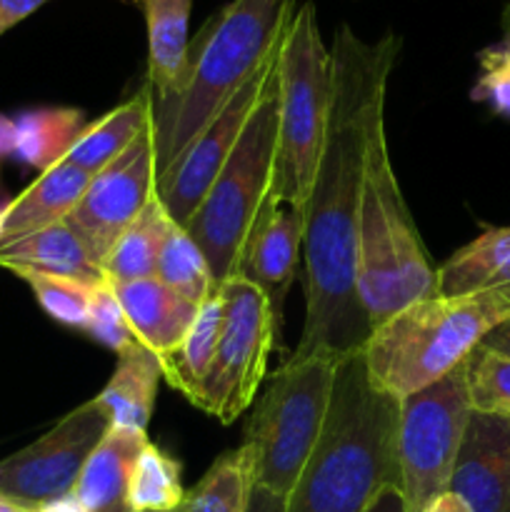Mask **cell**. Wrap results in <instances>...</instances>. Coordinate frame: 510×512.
Masks as SVG:
<instances>
[{
    "mask_svg": "<svg viewBox=\"0 0 510 512\" xmlns=\"http://www.w3.org/2000/svg\"><path fill=\"white\" fill-rule=\"evenodd\" d=\"M280 43H283V38L278 40L273 53L265 58V63L230 95L228 103L205 123V128L195 135L193 143L158 178L160 200H163L170 218L178 225L188 223L190 215L195 213V208L203 200V195L208 193L213 180L218 178L225 160L233 155L240 135L248 128L250 115L258 108L270 80L278 73Z\"/></svg>",
    "mask_w": 510,
    "mask_h": 512,
    "instance_id": "cell-12",
    "label": "cell"
},
{
    "mask_svg": "<svg viewBox=\"0 0 510 512\" xmlns=\"http://www.w3.org/2000/svg\"><path fill=\"white\" fill-rule=\"evenodd\" d=\"M510 288V225L488 228L438 268V295Z\"/></svg>",
    "mask_w": 510,
    "mask_h": 512,
    "instance_id": "cell-23",
    "label": "cell"
},
{
    "mask_svg": "<svg viewBox=\"0 0 510 512\" xmlns=\"http://www.w3.org/2000/svg\"><path fill=\"white\" fill-rule=\"evenodd\" d=\"M173 225L175 220L170 218L168 208L155 193L143 208V213L125 228V233L115 243L113 253L105 260L103 270L108 280L125 283V280L155 278L160 250H163V243Z\"/></svg>",
    "mask_w": 510,
    "mask_h": 512,
    "instance_id": "cell-25",
    "label": "cell"
},
{
    "mask_svg": "<svg viewBox=\"0 0 510 512\" xmlns=\"http://www.w3.org/2000/svg\"><path fill=\"white\" fill-rule=\"evenodd\" d=\"M48 0H0V38L25 18L40 10Z\"/></svg>",
    "mask_w": 510,
    "mask_h": 512,
    "instance_id": "cell-34",
    "label": "cell"
},
{
    "mask_svg": "<svg viewBox=\"0 0 510 512\" xmlns=\"http://www.w3.org/2000/svg\"><path fill=\"white\" fill-rule=\"evenodd\" d=\"M155 278L178 295H183V298L193 300L195 305L205 303L218 290L203 250L190 238L188 230L178 223L170 228L168 238H165L158 268H155Z\"/></svg>",
    "mask_w": 510,
    "mask_h": 512,
    "instance_id": "cell-28",
    "label": "cell"
},
{
    "mask_svg": "<svg viewBox=\"0 0 510 512\" xmlns=\"http://www.w3.org/2000/svg\"><path fill=\"white\" fill-rule=\"evenodd\" d=\"M90 175L68 160H55L18 198L0 208V248L68 220L83 198Z\"/></svg>",
    "mask_w": 510,
    "mask_h": 512,
    "instance_id": "cell-17",
    "label": "cell"
},
{
    "mask_svg": "<svg viewBox=\"0 0 510 512\" xmlns=\"http://www.w3.org/2000/svg\"><path fill=\"white\" fill-rule=\"evenodd\" d=\"M148 443V433L140 430H108L75 485V498L83 512H133L128 503L130 475L140 450Z\"/></svg>",
    "mask_w": 510,
    "mask_h": 512,
    "instance_id": "cell-18",
    "label": "cell"
},
{
    "mask_svg": "<svg viewBox=\"0 0 510 512\" xmlns=\"http://www.w3.org/2000/svg\"><path fill=\"white\" fill-rule=\"evenodd\" d=\"M278 155L273 195L305 213L325 145L330 113V50L325 48L313 0L295 5L278 60Z\"/></svg>",
    "mask_w": 510,
    "mask_h": 512,
    "instance_id": "cell-7",
    "label": "cell"
},
{
    "mask_svg": "<svg viewBox=\"0 0 510 512\" xmlns=\"http://www.w3.org/2000/svg\"><path fill=\"white\" fill-rule=\"evenodd\" d=\"M108 430L110 420L98 400L78 405L35 443L0 460V495L38 510L75 493L85 463Z\"/></svg>",
    "mask_w": 510,
    "mask_h": 512,
    "instance_id": "cell-11",
    "label": "cell"
},
{
    "mask_svg": "<svg viewBox=\"0 0 510 512\" xmlns=\"http://www.w3.org/2000/svg\"><path fill=\"white\" fill-rule=\"evenodd\" d=\"M140 8L148 28V83L153 98L163 100L183 73L193 0H140Z\"/></svg>",
    "mask_w": 510,
    "mask_h": 512,
    "instance_id": "cell-22",
    "label": "cell"
},
{
    "mask_svg": "<svg viewBox=\"0 0 510 512\" xmlns=\"http://www.w3.org/2000/svg\"><path fill=\"white\" fill-rule=\"evenodd\" d=\"M158 193V153L153 120L125 153L90 175L83 198L65 223L78 233L88 253L105 265L115 243Z\"/></svg>",
    "mask_w": 510,
    "mask_h": 512,
    "instance_id": "cell-13",
    "label": "cell"
},
{
    "mask_svg": "<svg viewBox=\"0 0 510 512\" xmlns=\"http://www.w3.org/2000/svg\"><path fill=\"white\" fill-rule=\"evenodd\" d=\"M305 238V213L293 205H280L265 213L263 223L255 230L245 250L240 275L258 285L273 308L275 323L283 325V305L293 285L295 268L300 263V250Z\"/></svg>",
    "mask_w": 510,
    "mask_h": 512,
    "instance_id": "cell-15",
    "label": "cell"
},
{
    "mask_svg": "<svg viewBox=\"0 0 510 512\" xmlns=\"http://www.w3.org/2000/svg\"><path fill=\"white\" fill-rule=\"evenodd\" d=\"M423 512H473V510L465 505L463 498H458L455 493L445 490V493H440L433 503H428V508Z\"/></svg>",
    "mask_w": 510,
    "mask_h": 512,
    "instance_id": "cell-38",
    "label": "cell"
},
{
    "mask_svg": "<svg viewBox=\"0 0 510 512\" xmlns=\"http://www.w3.org/2000/svg\"><path fill=\"white\" fill-rule=\"evenodd\" d=\"M385 95L370 105L358 230V288L370 328L413 300L438 295V268L430 263L390 160Z\"/></svg>",
    "mask_w": 510,
    "mask_h": 512,
    "instance_id": "cell-4",
    "label": "cell"
},
{
    "mask_svg": "<svg viewBox=\"0 0 510 512\" xmlns=\"http://www.w3.org/2000/svg\"><path fill=\"white\" fill-rule=\"evenodd\" d=\"M220 330H223V300L215 290L205 303H200L198 315L185 333L183 343L160 363L163 378L168 380L170 388L183 393L193 405H198L200 390L213 365Z\"/></svg>",
    "mask_w": 510,
    "mask_h": 512,
    "instance_id": "cell-24",
    "label": "cell"
},
{
    "mask_svg": "<svg viewBox=\"0 0 510 512\" xmlns=\"http://www.w3.org/2000/svg\"><path fill=\"white\" fill-rule=\"evenodd\" d=\"M78 115L63 110H38L28 113L15 125L13 153L30 165L48 168L60 160L68 150V143L78 138L80 130H73Z\"/></svg>",
    "mask_w": 510,
    "mask_h": 512,
    "instance_id": "cell-29",
    "label": "cell"
},
{
    "mask_svg": "<svg viewBox=\"0 0 510 512\" xmlns=\"http://www.w3.org/2000/svg\"><path fill=\"white\" fill-rule=\"evenodd\" d=\"M35 512H83V508H80L78 498H75V493L65 495V498L60 500H53V503H45L40 505L38 510Z\"/></svg>",
    "mask_w": 510,
    "mask_h": 512,
    "instance_id": "cell-39",
    "label": "cell"
},
{
    "mask_svg": "<svg viewBox=\"0 0 510 512\" xmlns=\"http://www.w3.org/2000/svg\"><path fill=\"white\" fill-rule=\"evenodd\" d=\"M340 360L320 350L308 358H290L270 378L243 440L255 485L288 498L323 435Z\"/></svg>",
    "mask_w": 510,
    "mask_h": 512,
    "instance_id": "cell-8",
    "label": "cell"
},
{
    "mask_svg": "<svg viewBox=\"0 0 510 512\" xmlns=\"http://www.w3.org/2000/svg\"><path fill=\"white\" fill-rule=\"evenodd\" d=\"M473 415L465 363L398 403V468L405 512H423L450 485Z\"/></svg>",
    "mask_w": 510,
    "mask_h": 512,
    "instance_id": "cell-9",
    "label": "cell"
},
{
    "mask_svg": "<svg viewBox=\"0 0 510 512\" xmlns=\"http://www.w3.org/2000/svg\"><path fill=\"white\" fill-rule=\"evenodd\" d=\"M393 30L368 43L348 23L330 48V113L325 145L305 205V328L293 358H338L368 343L370 320L358 288V230L370 105L388 93L400 53Z\"/></svg>",
    "mask_w": 510,
    "mask_h": 512,
    "instance_id": "cell-1",
    "label": "cell"
},
{
    "mask_svg": "<svg viewBox=\"0 0 510 512\" xmlns=\"http://www.w3.org/2000/svg\"><path fill=\"white\" fill-rule=\"evenodd\" d=\"M280 88L278 73L270 80L258 108L240 135L233 155L203 195L195 213L183 225L203 250L215 288L243 270L245 250L265 213L280 208L273 195L275 155H278Z\"/></svg>",
    "mask_w": 510,
    "mask_h": 512,
    "instance_id": "cell-6",
    "label": "cell"
},
{
    "mask_svg": "<svg viewBox=\"0 0 510 512\" xmlns=\"http://www.w3.org/2000/svg\"><path fill=\"white\" fill-rule=\"evenodd\" d=\"M398 403L370 383L363 348L345 355L323 435L285 498V512H365L380 490L400 485Z\"/></svg>",
    "mask_w": 510,
    "mask_h": 512,
    "instance_id": "cell-2",
    "label": "cell"
},
{
    "mask_svg": "<svg viewBox=\"0 0 510 512\" xmlns=\"http://www.w3.org/2000/svg\"><path fill=\"white\" fill-rule=\"evenodd\" d=\"M293 8L295 0H230L205 20L175 90L153 98L158 178L273 53Z\"/></svg>",
    "mask_w": 510,
    "mask_h": 512,
    "instance_id": "cell-3",
    "label": "cell"
},
{
    "mask_svg": "<svg viewBox=\"0 0 510 512\" xmlns=\"http://www.w3.org/2000/svg\"><path fill=\"white\" fill-rule=\"evenodd\" d=\"M365 512H405V498L400 485H388V488L380 490Z\"/></svg>",
    "mask_w": 510,
    "mask_h": 512,
    "instance_id": "cell-35",
    "label": "cell"
},
{
    "mask_svg": "<svg viewBox=\"0 0 510 512\" xmlns=\"http://www.w3.org/2000/svg\"><path fill=\"white\" fill-rule=\"evenodd\" d=\"M0 268H33L43 273L65 275L85 285H100L108 280L103 265L88 253L68 223L50 225L33 235L15 240L0 248Z\"/></svg>",
    "mask_w": 510,
    "mask_h": 512,
    "instance_id": "cell-19",
    "label": "cell"
},
{
    "mask_svg": "<svg viewBox=\"0 0 510 512\" xmlns=\"http://www.w3.org/2000/svg\"><path fill=\"white\" fill-rule=\"evenodd\" d=\"M503 43L510 45V0L503 10Z\"/></svg>",
    "mask_w": 510,
    "mask_h": 512,
    "instance_id": "cell-40",
    "label": "cell"
},
{
    "mask_svg": "<svg viewBox=\"0 0 510 512\" xmlns=\"http://www.w3.org/2000/svg\"><path fill=\"white\" fill-rule=\"evenodd\" d=\"M113 288L135 340L163 363L183 343L200 305L170 290L158 278L125 280L113 283Z\"/></svg>",
    "mask_w": 510,
    "mask_h": 512,
    "instance_id": "cell-16",
    "label": "cell"
},
{
    "mask_svg": "<svg viewBox=\"0 0 510 512\" xmlns=\"http://www.w3.org/2000/svg\"><path fill=\"white\" fill-rule=\"evenodd\" d=\"M150 120H153V88L145 80V85L133 98L80 130L78 138L65 150L63 160L88 175L100 173L105 165L113 163L120 153L133 145V140L148 128Z\"/></svg>",
    "mask_w": 510,
    "mask_h": 512,
    "instance_id": "cell-21",
    "label": "cell"
},
{
    "mask_svg": "<svg viewBox=\"0 0 510 512\" xmlns=\"http://www.w3.org/2000/svg\"><path fill=\"white\" fill-rule=\"evenodd\" d=\"M478 63L480 75L470 95L500 118H510V45L500 40L498 45L480 50Z\"/></svg>",
    "mask_w": 510,
    "mask_h": 512,
    "instance_id": "cell-33",
    "label": "cell"
},
{
    "mask_svg": "<svg viewBox=\"0 0 510 512\" xmlns=\"http://www.w3.org/2000/svg\"><path fill=\"white\" fill-rule=\"evenodd\" d=\"M483 348L493 350V353L503 355V358H510V320L495 325L488 335L483 338Z\"/></svg>",
    "mask_w": 510,
    "mask_h": 512,
    "instance_id": "cell-37",
    "label": "cell"
},
{
    "mask_svg": "<svg viewBox=\"0 0 510 512\" xmlns=\"http://www.w3.org/2000/svg\"><path fill=\"white\" fill-rule=\"evenodd\" d=\"M180 463L155 443L140 450L133 465L128 503L133 512H173L183 503Z\"/></svg>",
    "mask_w": 510,
    "mask_h": 512,
    "instance_id": "cell-27",
    "label": "cell"
},
{
    "mask_svg": "<svg viewBox=\"0 0 510 512\" xmlns=\"http://www.w3.org/2000/svg\"><path fill=\"white\" fill-rule=\"evenodd\" d=\"M510 320V288L430 295L373 328L363 345L370 383L403 400L463 365L495 325Z\"/></svg>",
    "mask_w": 510,
    "mask_h": 512,
    "instance_id": "cell-5",
    "label": "cell"
},
{
    "mask_svg": "<svg viewBox=\"0 0 510 512\" xmlns=\"http://www.w3.org/2000/svg\"><path fill=\"white\" fill-rule=\"evenodd\" d=\"M448 490L473 512H510V418L470 415Z\"/></svg>",
    "mask_w": 510,
    "mask_h": 512,
    "instance_id": "cell-14",
    "label": "cell"
},
{
    "mask_svg": "<svg viewBox=\"0 0 510 512\" xmlns=\"http://www.w3.org/2000/svg\"><path fill=\"white\" fill-rule=\"evenodd\" d=\"M163 378L158 358L145 345L135 343L118 353L113 378L95 395L110 420V428H128L145 433L153 415L158 383Z\"/></svg>",
    "mask_w": 510,
    "mask_h": 512,
    "instance_id": "cell-20",
    "label": "cell"
},
{
    "mask_svg": "<svg viewBox=\"0 0 510 512\" xmlns=\"http://www.w3.org/2000/svg\"><path fill=\"white\" fill-rule=\"evenodd\" d=\"M83 330L90 338L113 350V353H123L130 345L138 343L133 330H130L128 320H125L123 305H120L110 280H105V283L95 285V288L90 290L88 320H85Z\"/></svg>",
    "mask_w": 510,
    "mask_h": 512,
    "instance_id": "cell-32",
    "label": "cell"
},
{
    "mask_svg": "<svg viewBox=\"0 0 510 512\" xmlns=\"http://www.w3.org/2000/svg\"><path fill=\"white\" fill-rule=\"evenodd\" d=\"M8 270L33 290L38 305L55 320V323L68 325V328H78V330L85 328V320H88V305H90V290H93V285H85L75 278L43 273V270H33V268H8Z\"/></svg>",
    "mask_w": 510,
    "mask_h": 512,
    "instance_id": "cell-30",
    "label": "cell"
},
{
    "mask_svg": "<svg viewBox=\"0 0 510 512\" xmlns=\"http://www.w3.org/2000/svg\"><path fill=\"white\" fill-rule=\"evenodd\" d=\"M218 295L223 300V330L198 408L230 425L253 405L280 328L263 290L243 275L225 280Z\"/></svg>",
    "mask_w": 510,
    "mask_h": 512,
    "instance_id": "cell-10",
    "label": "cell"
},
{
    "mask_svg": "<svg viewBox=\"0 0 510 512\" xmlns=\"http://www.w3.org/2000/svg\"><path fill=\"white\" fill-rule=\"evenodd\" d=\"M245 512H285V498L255 485L248 500V510Z\"/></svg>",
    "mask_w": 510,
    "mask_h": 512,
    "instance_id": "cell-36",
    "label": "cell"
},
{
    "mask_svg": "<svg viewBox=\"0 0 510 512\" xmlns=\"http://www.w3.org/2000/svg\"><path fill=\"white\" fill-rule=\"evenodd\" d=\"M465 385L473 413L510 418V358L478 345L465 360Z\"/></svg>",
    "mask_w": 510,
    "mask_h": 512,
    "instance_id": "cell-31",
    "label": "cell"
},
{
    "mask_svg": "<svg viewBox=\"0 0 510 512\" xmlns=\"http://www.w3.org/2000/svg\"><path fill=\"white\" fill-rule=\"evenodd\" d=\"M253 488V460L248 448L240 445L220 455L173 512H245Z\"/></svg>",
    "mask_w": 510,
    "mask_h": 512,
    "instance_id": "cell-26",
    "label": "cell"
}]
</instances>
